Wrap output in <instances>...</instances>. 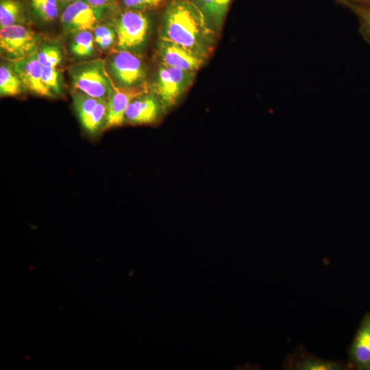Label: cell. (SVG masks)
I'll return each instance as SVG.
<instances>
[{
    "label": "cell",
    "mask_w": 370,
    "mask_h": 370,
    "mask_svg": "<svg viewBox=\"0 0 370 370\" xmlns=\"http://www.w3.org/2000/svg\"><path fill=\"white\" fill-rule=\"evenodd\" d=\"M351 365L359 370H370V311L362 317L349 349Z\"/></svg>",
    "instance_id": "cell-13"
},
{
    "label": "cell",
    "mask_w": 370,
    "mask_h": 370,
    "mask_svg": "<svg viewBox=\"0 0 370 370\" xmlns=\"http://www.w3.org/2000/svg\"><path fill=\"white\" fill-rule=\"evenodd\" d=\"M95 42L101 49L110 48L116 41L114 28L108 25H98L93 29Z\"/></svg>",
    "instance_id": "cell-22"
},
{
    "label": "cell",
    "mask_w": 370,
    "mask_h": 370,
    "mask_svg": "<svg viewBox=\"0 0 370 370\" xmlns=\"http://www.w3.org/2000/svg\"><path fill=\"white\" fill-rule=\"evenodd\" d=\"M73 105L79 122L89 134L104 127L108 114V98H96L79 90L73 96Z\"/></svg>",
    "instance_id": "cell-7"
},
{
    "label": "cell",
    "mask_w": 370,
    "mask_h": 370,
    "mask_svg": "<svg viewBox=\"0 0 370 370\" xmlns=\"http://www.w3.org/2000/svg\"><path fill=\"white\" fill-rule=\"evenodd\" d=\"M58 1H60L63 4L69 5V4L72 3L73 2L82 1V0H58Z\"/></svg>",
    "instance_id": "cell-27"
},
{
    "label": "cell",
    "mask_w": 370,
    "mask_h": 370,
    "mask_svg": "<svg viewBox=\"0 0 370 370\" xmlns=\"http://www.w3.org/2000/svg\"><path fill=\"white\" fill-rule=\"evenodd\" d=\"M286 367L297 370H341L346 366L341 362L324 360L308 352L299 350L290 356Z\"/></svg>",
    "instance_id": "cell-14"
},
{
    "label": "cell",
    "mask_w": 370,
    "mask_h": 370,
    "mask_svg": "<svg viewBox=\"0 0 370 370\" xmlns=\"http://www.w3.org/2000/svg\"><path fill=\"white\" fill-rule=\"evenodd\" d=\"M346 8L357 17L360 34L362 38L370 44V5H350Z\"/></svg>",
    "instance_id": "cell-21"
},
{
    "label": "cell",
    "mask_w": 370,
    "mask_h": 370,
    "mask_svg": "<svg viewBox=\"0 0 370 370\" xmlns=\"http://www.w3.org/2000/svg\"><path fill=\"white\" fill-rule=\"evenodd\" d=\"M145 89L139 87L124 88L114 84L108 97V114L104 129L117 127L125 121V111L131 101L145 92Z\"/></svg>",
    "instance_id": "cell-11"
},
{
    "label": "cell",
    "mask_w": 370,
    "mask_h": 370,
    "mask_svg": "<svg viewBox=\"0 0 370 370\" xmlns=\"http://www.w3.org/2000/svg\"><path fill=\"white\" fill-rule=\"evenodd\" d=\"M103 13V9L82 0L67 5L61 14L60 21L64 29L71 34L91 31L99 24Z\"/></svg>",
    "instance_id": "cell-8"
},
{
    "label": "cell",
    "mask_w": 370,
    "mask_h": 370,
    "mask_svg": "<svg viewBox=\"0 0 370 370\" xmlns=\"http://www.w3.org/2000/svg\"><path fill=\"white\" fill-rule=\"evenodd\" d=\"M42 78L44 84L53 94H61L62 92L60 74L56 68L42 66Z\"/></svg>",
    "instance_id": "cell-23"
},
{
    "label": "cell",
    "mask_w": 370,
    "mask_h": 370,
    "mask_svg": "<svg viewBox=\"0 0 370 370\" xmlns=\"http://www.w3.org/2000/svg\"><path fill=\"white\" fill-rule=\"evenodd\" d=\"M40 45V36L26 26L16 25L1 28V53L13 62L36 53Z\"/></svg>",
    "instance_id": "cell-5"
},
{
    "label": "cell",
    "mask_w": 370,
    "mask_h": 370,
    "mask_svg": "<svg viewBox=\"0 0 370 370\" xmlns=\"http://www.w3.org/2000/svg\"><path fill=\"white\" fill-rule=\"evenodd\" d=\"M90 5L97 8L105 9L114 3L116 0H85Z\"/></svg>",
    "instance_id": "cell-25"
},
{
    "label": "cell",
    "mask_w": 370,
    "mask_h": 370,
    "mask_svg": "<svg viewBox=\"0 0 370 370\" xmlns=\"http://www.w3.org/2000/svg\"><path fill=\"white\" fill-rule=\"evenodd\" d=\"M69 74L77 90L93 97L108 98L114 86L106 62L100 58L72 65Z\"/></svg>",
    "instance_id": "cell-2"
},
{
    "label": "cell",
    "mask_w": 370,
    "mask_h": 370,
    "mask_svg": "<svg viewBox=\"0 0 370 370\" xmlns=\"http://www.w3.org/2000/svg\"><path fill=\"white\" fill-rule=\"evenodd\" d=\"M23 85L13 66L1 64L0 67V95L14 96L21 93Z\"/></svg>",
    "instance_id": "cell-18"
},
{
    "label": "cell",
    "mask_w": 370,
    "mask_h": 370,
    "mask_svg": "<svg viewBox=\"0 0 370 370\" xmlns=\"http://www.w3.org/2000/svg\"><path fill=\"white\" fill-rule=\"evenodd\" d=\"M36 53L42 66L56 68L62 59L61 48L55 42L40 45Z\"/></svg>",
    "instance_id": "cell-19"
},
{
    "label": "cell",
    "mask_w": 370,
    "mask_h": 370,
    "mask_svg": "<svg viewBox=\"0 0 370 370\" xmlns=\"http://www.w3.org/2000/svg\"><path fill=\"white\" fill-rule=\"evenodd\" d=\"M162 104L159 99L145 92L134 98L125 114V121L132 124L153 123L160 116Z\"/></svg>",
    "instance_id": "cell-12"
},
{
    "label": "cell",
    "mask_w": 370,
    "mask_h": 370,
    "mask_svg": "<svg viewBox=\"0 0 370 370\" xmlns=\"http://www.w3.org/2000/svg\"><path fill=\"white\" fill-rule=\"evenodd\" d=\"M35 14L45 22L54 21L59 14L58 0H31Z\"/></svg>",
    "instance_id": "cell-20"
},
{
    "label": "cell",
    "mask_w": 370,
    "mask_h": 370,
    "mask_svg": "<svg viewBox=\"0 0 370 370\" xmlns=\"http://www.w3.org/2000/svg\"><path fill=\"white\" fill-rule=\"evenodd\" d=\"M214 32L196 2L173 0L162 17L160 40L176 44L204 60L212 52Z\"/></svg>",
    "instance_id": "cell-1"
},
{
    "label": "cell",
    "mask_w": 370,
    "mask_h": 370,
    "mask_svg": "<svg viewBox=\"0 0 370 370\" xmlns=\"http://www.w3.org/2000/svg\"><path fill=\"white\" fill-rule=\"evenodd\" d=\"M72 34L70 42L71 53L78 58L92 56L94 53L95 43L93 33L90 30H85Z\"/></svg>",
    "instance_id": "cell-17"
},
{
    "label": "cell",
    "mask_w": 370,
    "mask_h": 370,
    "mask_svg": "<svg viewBox=\"0 0 370 370\" xmlns=\"http://www.w3.org/2000/svg\"><path fill=\"white\" fill-rule=\"evenodd\" d=\"M166 0H119L124 10L143 11L158 8Z\"/></svg>",
    "instance_id": "cell-24"
},
{
    "label": "cell",
    "mask_w": 370,
    "mask_h": 370,
    "mask_svg": "<svg viewBox=\"0 0 370 370\" xmlns=\"http://www.w3.org/2000/svg\"><path fill=\"white\" fill-rule=\"evenodd\" d=\"M158 56L162 65L195 72L204 60L188 50L171 42L160 40Z\"/></svg>",
    "instance_id": "cell-10"
},
{
    "label": "cell",
    "mask_w": 370,
    "mask_h": 370,
    "mask_svg": "<svg viewBox=\"0 0 370 370\" xmlns=\"http://www.w3.org/2000/svg\"><path fill=\"white\" fill-rule=\"evenodd\" d=\"M232 0H197L208 20L216 28L220 27L227 14Z\"/></svg>",
    "instance_id": "cell-16"
},
{
    "label": "cell",
    "mask_w": 370,
    "mask_h": 370,
    "mask_svg": "<svg viewBox=\"0 0 370 370\" xmlns=\"http://www.w3.org/2000/svg\"><path fill=\"white\" fill-rule=\"evenodd\" d=\"M106 66L114 84L120 88L139 87L146 75L141 59L130 51L117 49L109 58Z\"/></svg>",
    "instance_id": "cell-4"
},
{
    "label": "cell",
    "mask_w": 370,
    "mask_h": 370,
    "mask_svg": "<svg viewBox=\"0 0 370 370\" xmlns=\"http://www.w3.org/2000/svg\"><path fill=\"white\" fill-rule=\"evenodd\" d=\"M27 21L25 9L18 0L0 1V27L23 25Z\"/></svg>",
    "instance_id": "cell-15"
},
{
    "label": "cell",
    "mask_w": 370,
    "mask_h": 370,
    "mask_svg": "<svg viewBox=\"0 0 370 370\" xmlns=\"http://www.w3.org/2000/svg\"><path fill=\"white\" fill-rule=\"evenodd\" d=\"M195 72L162 65L154 90L164 108L174 106L193 80Z\"/></svg>",
    "instance_id": "cell-6"
},
{
    "label": "cell",
    "mask_w": 370,
    "mask_h": 370,
    "mask_svg": "<svg viewBox=\"0 0 370 370\" xmlns=\"http://www.w3.org/2000/svg\"><path fill=\"white\" fill-rule=\"evenodd\" d=\"M333 1L345 7L350 5H370V0H333Z\"/></svg>",
    "instance_id": "cell-26"
},
{
    "label": "cell",
    "mask_w": 370,
    "mask_h": 370,
    "mask_svg": "<svg viewBox=\"0 0 370 370\" xmlns=\"http://www.w3.org/2000/svg\"><path fill=\"white\" fill-rule=\"evenodd\" d=\"M118 50L138 51L144 45L149 29V21L143 11L124 10L115 18Z\"/></svg>",
    "instance_id": "cell-3"
},
{
    "label": "cell",
    "mask_w": 370,
    "mask_h": 370,
    "mask_svg": "<svg viewBox=\"0 0 370 370\" xmlns=\"http://www.w3.org/2000/svg\"><path fill=\"white\" fill-rule=\"evenodd\" d=\"M13 62V69L23 86L40 96H53V93L42 81V66L38 60L36 53Z\"/></svg>",
    "instance_id": "cell-9"
}]
</instances>
